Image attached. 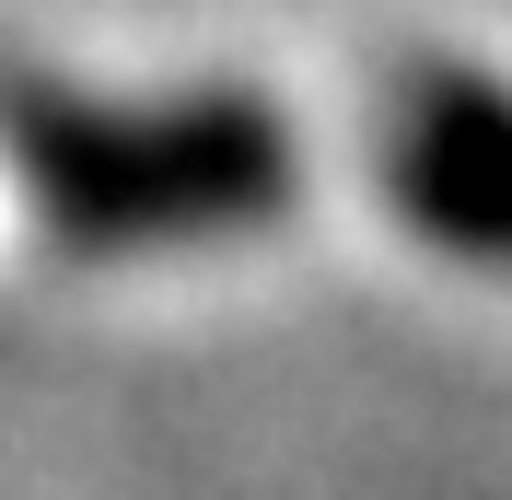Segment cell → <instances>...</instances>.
Here are the masks:
<instances>
[{"label":"cell","instance_id":"cell-1","mask_svg":"<svg viewBox=\"0 0 512 500\" xmlns=\"http://www.w3.org/2000/svg\"><path fill=\"white\" fill-rule=\"evenodd\" d=\"M12 175L70 245H187L280 210L291 140L256 94H175V105H82L35 94L12 117Z\"/></svg>","mask_w":512,"mask_h":500},{"label":"cell","instance_id":"cell-2","mask_svg":"<svg viewBox=\"0 0 512 500\" xmlns=\"http://www.w3.org/2000/svg\"><path fill=\"white\" fill-rule=\"evenodd\" d=\"M384 187L454 256H512V94L466 70H419L384 128Z\"/></svg>","mask_w":512,"mask_h":500}]
</instances>
